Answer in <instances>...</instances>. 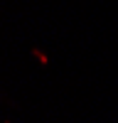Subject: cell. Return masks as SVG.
<instances>
[{"label": "cell", "mask_w": 118, "mask_h": 123, "mask_svg": "<svg viewBox=\"0 0 118 123\" xmlns=\"http://www.w3.org/2000/svg\"><path fill=\"white\" fill-rule=\"evenodd\" d=\"M35 54H37V59H39V62H42V64H47V57H44L42 52H35Z\"/></svg>", "instance_id": "obj_1"}]
</instances>
